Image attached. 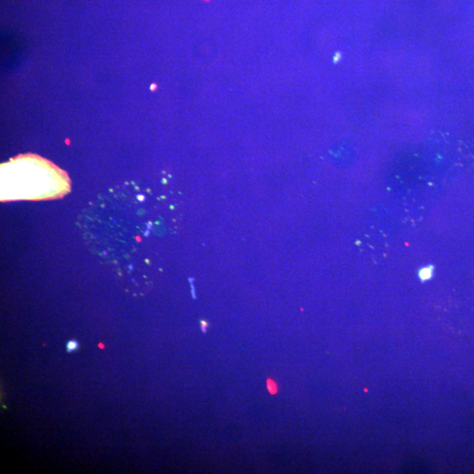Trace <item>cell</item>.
I'll return each mask as SVG.
<instances>
[{"instance_id":"4","label":"cell","mask_w":474,"mask_h":474,"mask_svg":"<svg viewBox=\"0 0 474 474\" xmlns=\"http://www.w3.org/2000/svg\"><path fill=\"white\" fill-rule=\"evenodd\" d=\"M66 348H67L68 352H76L78 349V343L75 340L69 341L67 343V345H66Z\"/></svg>"},{"instance_id":"3","label":"cell","mask_w":474,"mask_h":474,"mask_svg":"<svg viewBox=\"0 0 474 474\" xmlns=\"http://www.w3.org/2000/svg\"><path fill=\"white\" fill-rule=\"evenodd\" d=\"M433 275V267H425L421 270L419 273L420 279L422 281H426L431 278Z\"/></svg>"},{"instance_id":"5","label":"cell","mask_w":474,"mask_h":474,"mask_svg":"<svg viewBox=\"0 0 474 474\" xmlns=\"http://www.w3.org/2000/svg\"><path fill=\"white\" fill-rule=\"evenodd\" d=\"M210 326V323L205 321H200V327H201V331L203 333H207V331H208V327Z\"/></svg>"},{"instance_id":"1","label":"cell","mask_w":474,"mask_h":474,"mask_svg":"<svg viewBox=\"0 0 474 474\" xmlns=\"http://www.w3.org/2000/svg\"><path fill=\"white\" fill-rule=\"evenodd\" d=\"M70 189L68 175L36 155H20L1 166V201L55 199Z\"/></svg>"},{"instance_id":"2","label":"cell","mask_w":474,"mask_h":474,"mask_svg":"<svg viewBox=\"0 0 474 474\" xmlns=\"http://www.w3.org/2000/svg\"><path fill=\"white\" fill-rule=\"evenodd\" d=\"M266 387L267 390L272 395H276L279 391V383L271 378L267 379Z\"/></svg>"}]
</instances>
